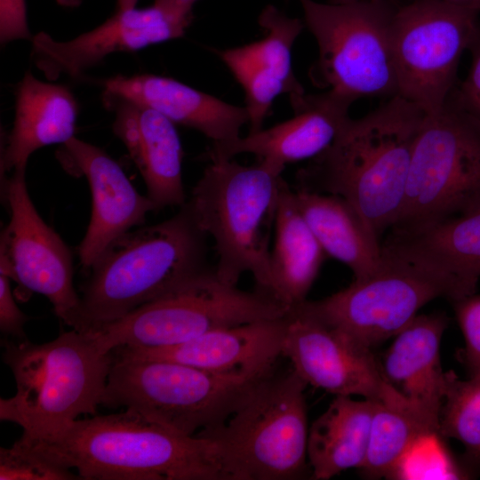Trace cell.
Masks as SVG:
<instances>
[{"instance_id": "obj_26", "label": "cell", "mask_w": 480, "mask_h": 480, "mask_svg": "<svg viewBox=\"0 0 480 480\" xmlns=\"http://www.w3.org/2000/svg\"><path fill=\"white\" fill-rule=\"evenodd\" d=\"M382 246L452 276L475 293L480 278V209L412 233L388 231Z\"/></svg>"}, {"instance_id": "obj_37", "label": "cell", "mask_w": 480, "mask_h": 480, "mask_svg": "<svg viewBox=\"0 0 480 480\" xmlns=\"http://www.w3.org/2000/svg\"><path fill=\"white\" fill-rule=\"evenodd\" d=\"M138 0H116V11L134 8Z\"/></svg>"}, {"instance_id": "obj_16", "label": "cell", "mask_w": 480, "mask_h": 480, "mask_svg": "<svg viewBox=\"0 0 480 480\" xmlns=\"http://www.w3.org/2000/svg\"><path fill=\"white\" fill-rule=\"evenodd\" d=\"M60 161L72 174L84 176L92 195V214L78 246L80 263L90 270L105 250L157 211L140 194L121 166L103 149L76 137L62 145Z\"/></svg>"}, {"instance_id": "obj_12", "label": "cell", "mask_w": 480, "mask_h": 480, "mask_svg": "<svg viewBox=\"0 0 480 480\" xmlns=\"http://www.w3.org/2000/svg\"><path fill=\"white\" fill-rule=\"evenodd\" d=\"M479 12L443 0L397 2L392 31L397 95L427 115L441 109L457 84Z\"/></svg>"}, {"instance_id": "obj_14", "label": "cell", "mask_w": 480, "mask_h": 480, "mask_svg": "<svg viewBox=\"0 0 480 480\" xmlns=\"http://www.w3.org/2000/svg\"><path fill=\"white\" fill-rule=\"evenodd\" d=\"M282 356L308 384L335 396L380 402L400 396L384 380L372 349L325 324L300 306L291 308Z\"/></svg>"}, {"instance_id": "obj_1", "label": "cell", "mask_w": 480, "mask_h": 480, "mask_svg": "<svg viewBox=\"0 0 480 480\" xmlns=\"http://www.w3.org/2000/svg\"><path fill=\"white\" fill-rule=\"evenodd\" d=\"M426 115L396 95L362 117L349 116L332 143L298 171L297 188L346 199L380 237L401 213Z\"/></svg>"}, {"instance_id": "obj_30", "label": "cell", "mask_w": 480, "mask_h": 480, "mask_svg": "<svg viewBox=\"0 0 480 480\" xmlns=\"http://www.w3.org/2000/svg\"><path fill=\"white\" fill-rule=\"evenodd\" d=\"M77 474L52 461L20 437L0 449V480H75Z\"/></svg>"}, {"instance_id": "obj_21", "label": "cell", "mask_w": 480, "mask_h": 480, "mask_svg": "<svg viewBox=\"0 0 480 480\" xmlns=\"http://www.w3.org/2000/svg\"><path fill=\"white\" fill-rule=\"evenodd\" d=\"M104 86L156 109L175 124L200 132L213 147L237 140L242 127L249 124L245 107L229 104L170 77L118 75L107 80Z\"/></svg>"}, {"instance_id": "obj_4", "label": "cell", "mask_w": 480, "mask_h": 480, "mask_svg": "<svg viewBox=\"0 0 480 480\" xmlns=\"http://www.w3.org/2000/svg\"><path fill=\"white\" fill-rule=\"evenodd\" d=\"M3 360L16 384L0 399V420L13 422L22 436L44 438L101 405L113 354L87 332L72 329L44 343L3 342Z\"/></svg>"}, {"instance_id": "obj_38", "label": "cell", "mask_w": 480, "mask_h": 480, "mask_svg": "<svg viewBox=\"0 0 480 480\" xmlns=\"http://www.w3.org/2000/svg\"><path fill=\"white\" fill-rule=\"evenodd\" d=\"M57 2L64 6L74 7L81 3V0H57Z\"/></svg>"}, {"instance_id": "obj_39", "label": "cell", "mask_w": 480, "mask_h": 480, "mask_svg": "<svg viewBox=\"0 0 480 480\" xmlns=\"http://www.w3.org/2000/svg\"><path fill=\"white\" fill-rule=\"evenodd\" d=\"M357 1H362V0H330L329 3H332V4H348V3H353V2H357Z\"/></svg>"}, {"instance_id": "obj_7", "label": "cell", "mask_w": 480, "mask_h": 480, "mask_svg": "<svg viewBox=\"0 0 480 480\" xmlns=\"http://www.w3.org/2000/svg\"><path fill=\"white\" fill-rule=\"evenodd\" d=\"M307 383L292 370L259 380L220 426L196 436L214 440L229 480H295L308 472Z\"/></svg>"}, {"instance_id": "obj_31", "label": "cell", "mask_w": 480, "mask_h": 480, "mask_svg": "<svg viewBox=\"0 0 480 480\" xmlns=\"http://www.w3.org/2000/svg\"><path fill=\"white\" fill-rule=\"evenodd\" d=\"M452 303L465 340L459 356L470 375L480 372V294L473 293Z\"/></svg>"}, {"instance_id": "obj_15", "label": "cell", "mask_w": 480, "mask_h": 480, "mask_svg": "<svg viewBox=\"0 0 480 480\" xmlns=\"http://www.w3.org/2000/svg\"><path fill=\"white\" fill-rule=\"evenodd\" d=\"M193 16L153 4L146 8L116 11L97 28L68 41L44 32L31 38V58L50 81L80 76L86 69L117 52H133L182 36Z\"/></svg>"}, {"instance_id": "obj_18", "label": "cell", "mask_w": 480, "mask_h": 480, "mask_svg": "<svg viewBox=\"0 0 480 480\" xmlns=\"http://www.w3.org/2000/svg\"><path fill=\"white\" fill-rule=\"evenodd\" d=\"M114 113L112 130L124 143L157 210L187 202L182 179L183 148L175 124L156 109L104 90Z\"/></svg>"}, {"instance_id": "obj_19", "label": "cell", "mask_w": 480, "mask_h": 480, "mask_svg": "<svg viewBox=\"0 0 480 480\" xmlns=\"http://www.w3.org/2000/svg\"><path fill=\"white\" fill-rule=\"evenodd\" d=\"M352 103L329 90L306 93L291 104L294 113L292 118L240 136L233 142L212 146L207 156L210 160L230 159L252 154L284 171L288 164L311 160L325 150L349 117Z\"/></svg>"}, {"instance_id": "obj_11", "label": "cell", "mask_w": 480, "mask_h": 480, "mask_svg": "<svg viewBox=\"0 0 480 480\" xmlns=\"http://www.w3.org/2000/svg\"><path fill=\"white\" fill-rule=\"evenodd\" d=\"M372 275L326 298L298 305L356 343L372 349L395 337L429 301L453 302L473 294L452 276L383 248Z\"/></svg>"}, {"instance_id": "obj_10", "label": "cell", "mask_w": 480, "mask_h": 480, "mask_svg": "<svg viewBox=\"0 0 480 480\" xmlns=\"http://www.w3.org/2000/svg\"><path fill=\"white\" fill-rule=\"evenodd\" d=\"M292 308L256 288L244 291L208 268L167 294L90 332L101 348H157L208 332L282 318Z\"/></svg>"}, {"instance_id": "obj_36", "label": "cell", "mask_w": 480, "mask_h": 480, "mask_svg": "<svg viewBox=\"0 0 480 480\" xmlns=\"http://www.w3.org/2000/svg\"><path fill=\"white\" fill-rule=\"evenodd\" d=\"M451 4L480 12V0H443Z\"/></svg>"}, {"instance_id": "obj_9", "label": "cell", "mask_w": 480, "mask_h": 480, "mask_svg": "<svg viewBox=\"0 0 480 480\" xmlns=\"http://www.w3.org/2000/svg\"><path fill=\"white\" fill-rule=\"evenodd\" d=\"M299 2L317 44L318 57L309 68L316 86L352 102L397 95L392 49L396 0Z\"/></svg>"}, {"instance_id": "obj_17", "label": "cell", "mask_w": 480, "mask_h": 480, "mask_svg": "<svg viewBox=\"0 0 480 480\" xmlns=\"http://www.w3.org/2000/svg\"><path fill=\"white\" fill-rule=\"evenodd\" d=\"M258 21L264 32L261 39L217 51L244 89L249 132L263 128V122L278 95L288 94L292 104L306 94L292 67V49L304 23L273 4L262 9Z\"/></svg>"}, {"instance_id": "obj_27", "label": "cell", "mask_w": 480, "mask_h": 480, "mask_svg": "<svg viewBox=\"0 0 480 480\" xmlns=\"http://www.w3.org/2000/svg\"><path fill=\"white\" fill-rule=\"evenodd\" d=\"M375 405L376 400L335 396L314 420L308 440L313 479L328 480L342 471L361 468L367 455Z\"/></svg>"}, {"instance_id": "obj_3", "label": "cell", "mask_w": 480, "mask_h": 480, "mask_svg": "<svg viewBox=\"0 0 480 480\" xmlns=\"http://www.w3.org/2000/svg\"><path fill=\"white\" fill-rule=\"evenodd\" d=\"M206 239L186 203L171 218L124 234L89 270L70 327L98 329L207 270Z\"/></svg>"}, {"instance_id": "obj_20", "label": "cell", "mask_w": 480, "mask_h": 480, "mask_svg": "<svg viewBox=\"0 0 480 480\" xmlns=\"http://www.w3.org/2000/svg\"><path fill=\"white\" fill-rule=\"evenodd\" d=\"M286 317L213 330L170 347H121L113 351L171 360L217 374L260 377L273 372L282 356Z\"/></svg>"}, {"instance_id": "obj_23", "label": "cell", "mask_w": 480, "mask_h": 480, "mask_svg": "<svg viewBox=\"0 0 480 480\" xmlns=\"http://www.w3.org/2000/svg\"><path fill=\"white\" fill-rule=\"evenodd\" d=\"M15 116L1 153L2 179L26 170L37 149L65 144L75 137L78 104L65 86L38 80L26 72L16 89Z\"/></svg>"}, {"instance_id": "obj_34", "label": "cell", "mask_w": 480, "mask_h": 480, "mask_svg": "<svg viewBox=\"0 0 480 480\" xmlns=\"http://www.w3.org/2000/svg\"><path fill=\"white\" fill-rule=\"evenodd\" d=\"M27 20L26 0H0V40L31 39Z\"/></svg>"}, {"instance_id": "obj_5", "label": "cell", "mask_w": 480, "mask_h": 480, "mask_svg": "<svg viewBox=\"0 0 480 480\" xmlns=\"http://www.w3.org/2000/svg\"><path fill=\"white\" fill-rule=\"evenodd\" d=\"M210 161L186 204L214 241L215 272L236 285L250 273L256 288L271 295L270 243L284 171L262 160L252 165L233 158Z\"/></svg>"}, {"instance_id": "obj_33", "label": "cell", "mask_w": 480, "mask_h": 480, "mask_svg": "<svg viewBox=\"0 0 480 480\" xmlns=\"http://www.w3.org/2000/svg\"><path fill=\"white\" fill-rule=\"evenodd\" d=\"M28 317L15 302L10 278L0 273V330L2 334L17 339H26L24 325Z\"/></svg>"}, {"instance_id": "obj_32", "label": "cell", "mask_w": 480, "mask_h": 480, "mask_svg": "<svg viewBox=\"0 0 480 480\" xmlns=\"http://www.w3.org/2000/svg\"><path fill=\"white\" fill-rule=\"evenodd\" d=\"M468 50L472 57L469 72L462 83L455 85L451 94L464 109L480 120V22Z\"/></svg>"}, {"instance_id": "obj_8", "label": "cell", "mask_w": 480, "mask_h": 480, "mask_svg": "<svg viewBox=\"0 0 480 480\" xmlns=\"http://www.w3.org/2000/svg\"><path fill=\"white\" fill-rule=\"evenodd\" d=\"M480 209V120L450 93L416 138L395 233H412Z\"/></svg>"}, {"instance_id": "obj_24", "label": "cell", "mask_w": 480, "mask_h": 480, "mask_svg": "<svg viewBox=\"0 0 480 480\" xmlns=\"http://www.w3.org/2000/svg\"><path fill=\"white\" fill-rule=\"evenodd\" d=\"M300 213L327 257L346 265L354 280L378 271L384 262L380 236L346 199L331 194L294 189Z\"/></svg>"}, {"instance_id": "obj_13", "label": "cell", "mask_w": 480, "mask_h": 480, "mask_svg": "<svg viewBox=\"0 0 480 480\" xmlns=\"http://www.w3.org/2000/svg\"><path fill=\"white\" fill-rule=\"evenodd\" d=\"M4 196L10 220L1 233L0 273L24 292L46 297L55 315L71 326L80 306L73 284L72 254L36 209L28 191L26 170L4 178Z\"/></svg>"}, {"instance_id": "obj_29", "label": "cell", "mask_w": 480, "mask_h": 480, "mask_svg": "<svg viewBox=\"0 0 480 480\" xmlns=\"http://www.w3.org/2000/svg\"><path fill=\"white\" fill-rule=\"evenodd\" d=\"M439 436L460 442L467 463L480 469V372L466 380H460L453 372H448Z\"/></svg>"}, {"instance_id": "obj_6", "label": "cell", "mask_w": 480, "mask_h": 480, "mask_svg": "<svg viewBox=\"0 0 480 480\" xmlns=\"http://www.w3.org/2000/svg\"><path fill=\"white\" fill-rule=\"evenodd\" d=\"M112 354L101 405L124 407L188 436L222 425L267 376L217 374L171 360Z\"/></svg>"}, {"instance_id": "obj_25", "label": "cell", "mask_w": 480, "mask_h": 480, "mask_svg": "<svg viewBox=\"0 0 480 480\" xmlns=\"http://www.w3.org/2000/svg\"><path fill=\"white\" fill-rule=\"evenodd\" d=\"M270 250L271 295L293 308L307 296L327 257L296 203L294 189L284 181Z\"/></svg>"}, {"instance_id": "obj_2", "label": "cell", "mask_w": 480, "mask_h": 480, "mask_svg": "<svg viewBox=\"0 0 480 480\" xmlns=\"http://www.w3.org/2000/svg\"><path fill=\"white\" fill-rule=\"evenodd\" d=\"M20 438L84 480H229L214 440L181 435L130 410Z\"/></svg>"}, {"instance_id": "obj_35", "label": "cell", "mask_w": 480, "mask_h": 480, "mask_svg": "<svg viewBox=\"0 0 480 480\" xmlns=\"http://www.w3.org/2000/svg\"><path fill=\"white\" fill-rule=\"evenodd\" d=\"M197 0H154V4L186 16H193V6Z\"/></svg>"}, {"instance_id": "obj_28", "label": "cell", "mask_w": 480, "mask_h": 480, "mask_svg": "<svg viewBox=\"0 0 480 480\" xmlns=\"http://www.w3.org/2000/svg\"><path fill=\"white\" fill-rule=\"evenodd\" d=\"M431 436H439V422L404 396L376 401L367 455L359 468L361 474L368 478L396 476L412 450Z\"/></svg>"}, {"instance_id": "obj_22", "label": "cell", "mask_w": 480, "mask_h": 480, "mask_svg": "<svg viewBox=\"0 0 480 480\" xmlns=\"http://www.w3.org/2000/svg\"><path fill=\"white\" fill-rule=\"evenodd\" d=\"M447 324L444 314H418L394 337L380 364L386 382L438 422L448 380L440 363Z\"/></svg>"}]
</instances>
